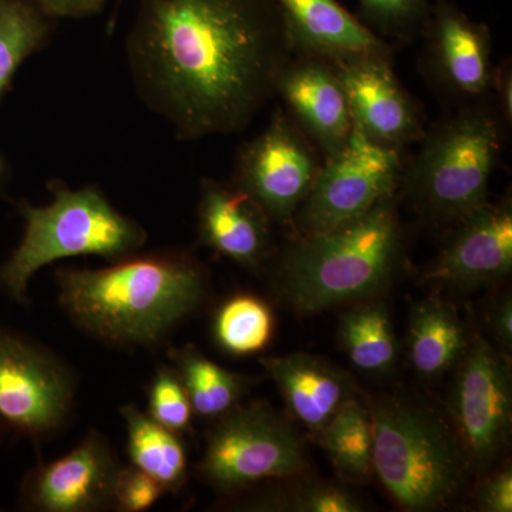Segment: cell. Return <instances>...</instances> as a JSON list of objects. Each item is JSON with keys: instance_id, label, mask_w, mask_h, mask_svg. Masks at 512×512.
Here are the masks:
<instances>
[{"instance_id": "obj_8", "label": "cell", "mask_w": 512, "mask_h": 512, "mask_svg": "<svg viewBox=\"0 0 512 512\" xmlns=\"http://www.w3.org/2000/svg\"><path fill=\"white\" fill-rule=\"evenodd\" d=\"M305 447L291 424L262 402L241 404L215 419L195 473L220 493H235L266 478L301 474Z\"/></svg>"}, {"instance_id": "obj_25", "label": "cell", "mask_w": 512, "mask_h": 512, "mask_svg": "<svg viewBox=\"0 0 512 512\" xmlns=\"http://www.w3.org/2000/svg\"><path fill=\"white\" fill-rule=\"evenodd\" d=\"M316 437L342 476L366 481L375 474L372 417L356 397L343 404Z\"/></svg>"}, {"instance_id": "obj_16", "label": "cell", "mask_w": 512, "mask_h": 512, "mask_svg": "<svg viewBox=\"0 0 512 512\" xmlns=\"http://www.w3.org/2000/svg\"><path fill=\"white\" fill-rule=\"evenodd\" d=\"M446 247L426 274V281L447 288H476L510 274L512 207L510 198L485 202L456 222Z\"/></svg>"}, {"instance_id": "obj_28", "label": "cell", "mask_w": 512, "mask_h": 512, "mask_svg": "<svg viewBox=\"0 0 512 512\" xmlns=\"http://www.w3.org/2000/svg\"><path fill=\"white\" fill-rule=\"evenodd\" d=\"M147 414L165 429L183 436L191 430L190 397L173 365L158 366L147 387Z\"/></svg>"}, {"instance_id": "obj_23", "label": "cell", "mask_w": 512, "mask_h": 512, "mask_svg": "<svg viewBox=\"0 0 512 512\" xmlns=\"http://www.w3.org/2000/svg\"><path fill=\"white\" fill-rule=\"evenodd\" d=\"M56 20L35 0H0V100L20 66L52 39Z\"/></svg>"}, {"instance_id": "obj_27", "label": "cell", "mask_w": 512, "mask_h": 512, "mask_svg": "<svg viewBox=\"0 0 512 512\" xmlns=\"http://www.w3.org/2000/svg\"><path fill=\"white\" fill-rule=\"evenodd\" d=\"M433 0H359L360 19L387 42L407 45L419 39Z\"/></svg>"}, {"instance_id": "obj_20", "label": "cell", "mask_w": 512, "mask_h": 512, "mask_svg": "<svg viewBox=\"0 0 512 512\" xmlns=\"http://www.w3.org/2000/svg\"><path fill=\"white\" fill-rule=\"evenodd\" d=\"M120 416L126 424L131 466L153 477L167 493H180L188 477L187 450L181 436L165 429L134 403L124 404Z\"/></svg>"}, {"instance_id": "obj_33", "label": "cell", "mask_w": 512, "mask_h": 512, "mask_svg": "<svg viewBox=\"0 0 512 512\" xmlns=\"http://www.w3.org/2000/svg\"><path fill=\"white\" fill-rule=\"evenodd\" d=\"M52 18L83 19L97 15L109 0H35Z\"/></svg>"}, {"instance_id": "obj_29", "label": "cell", "mask_w": 512, "mask_h": 512, "mask_svg": "<svg viewBox=\"0 0 512 512\" xmlns=\"http://www.w3.org/2000/svg\"><path fill=\"white\" fill-rule=\"evenodd\" d=\"M163 485L134 466H123L114 490V511L143 512L164 497Z\"/></svg>"}, {"instance_id": "obj_34", "label": "cell", "mask_w": 512, "mask_h": 512, "mask_svg": "<svg viewBox=\"0 0 512 512\" xmlns=\"http://www.w3.org/2000/svg\"><path fill=\"white\" fill-rule=\"evenodd\" d=\"M491 328L495 339L504 350H511L512 346V302L510 296H504L491 312Z\"/></svg>"}, {"instance_id": "obj_24", "label": "cell", "mask_w": 512, "mask_h": 512, "mask_svg": "<svg viewBox=\"0 0 512 512\" xmlns=\"http://www.w3.org/2000/svg\"><path fill=\"white\" fill-rule=\"evenodd\" d=\"M340 338L353 365L362 372L382 375L396 362V336L383 301L360 303L350 309L340 323Z\"/></svg>"}, {"instance_id": "obj_9", "label": "cell", "mask_w": 512, "mask_h": 512, "mask_svg": "<svg viewBox=\"0 0 512 512\" xmlns=\"http://www.w3.org/2000/svg\"><path fill=\"white\" fill-rule=\"evenodd\" d=\"M403 170V151L380 146L353 128L342 150L323 161L311 192L296 211V235L326 231L365 214L397 194Z\"/></svg>"}, {"instance_id": "obj_7", "label": "cell", "mask_w": 512, "mask_h": 512, "mask_svg": "<svg viewBox=\"0 0 512 512\" xmlns=\"http://www.w3.org/2000/svg\"><path fill=\"white\" fill-rule=\"evenodd\" d=\"M79 379L52 349L0 326V440L35 446L59 436L76 412Z\"/></svg>"}, {"instance_id": "obj_6", "label": "cell", "mask_w": 512, "mask_h": 512, "mask_svg": "<svg viewBox=\"0 0 512 512\" xmlns=\"http://www.w3.org/2000/svg\"><path fill=\"white\" fill-rule=\"evenodd\" d=\"M373 470L404 510L453 500L466 480L467 456L456 431L423 404L382 397L369 406Z\"/></svg>"}, {"instance_id": "obj_15", "label": "cell", "mask_w": 512, "mask_h": 512, "mask_svg": "<svg viewBox=\"0 0 512 512\" xmlns=\"http://www.w3.org/2000/svg\"><path fill=\"white\" fill-rule=\"evenodd\" d=\"M286 113L315 144L323 161L348 143L355 124L348 97L333 63L292 53L276 84Z\"/></svg>"}, {"instance_id": "obj_21", "label": "cell", "mask_w": 512, "mask_h": 512, "mask_svg": "<svg viewBox=\"0 0 512 512\" xmlns=\"http://www.w3.org/2000/svg\"><path fill=\"white\" fill-rule=\"evenodd\" d=\"M468 340L457 313L441 301H423L410 320V362L419 375L437 377L460 363Z\"/></svg>"}, {"instance_id": "obj_31", "label": "cell", "mask_w": 512, "mask_h": 512, "mask_svg": "<svg viewBox=\"0 0 512 512\" xmlns=\"http://www.w3.org/2000/svg\"><path fill=\"white\" fill-rule=\"evenodd\" d=\"M491 101L505 133L512 126V66L510 59H504L494 70Z\"/></svg>"}, {"instance_id": "obj_35", "label": "cell", "mask_w": 512, "mask_h": 512, "mask_svg": "<svg viewBox=\"0 0 512 512\" xmlns=\"http://www.w3.org/2000/svg\"><path fill=\"white\" fill-rule=\"evenodd\" d=\"M10 181H12V165L3 151H0V200L5 197Z\"/></svg>"}, {"instance_id": "obj_5", "label": "cell", "mask_w": 512, "mask_h": 512, "mask_svg": "<svg viewBox=\"0 0 512 512\" xmlns=\"http://www.w3.org/2000/svg\"><path fill=\"white\" fill-rule=\"evenodd\" d=\"M505 136L493 104L454 110L421 138L399 190L426 220L456 224L488 201Z\"/></svg>"}, {"instance_id": "obj_1", "label": "cell", "mask_w": 512, "mask_h": 512, "mask_svg": "<svg viewBox=\"0 0 512 512\" xmlns=\"http://www.w3.org/2000/svg\"><path fill=\"white\" fill-rule=\"evenodd\" d=\"M126 50L138 99L187 141L244 131L292 55L276 0H138Z\"/></svg>"}, {"instance_id": "obj_4", "label": "cell", "mask_w": 512, "mask_h": 512, "mask_svg": "<svg viewBox=\"0 0 512 512\" xmlns=\"http://www.w3.org/2000/svg\"><path fill=\"white\" fill-rule=\"evenodd\" d=\"M47 190L53 200L43 207L13 201L25 229L0 265V292L20 305H28L30 281L45 266L73 256H100L110 264L140 252L148 238L146 228L117 210L97 185L72 188L52 180Z\"/></svg>"}, {"instance_id": "obj_18", "label": "cell", "mask_w": 512, "mask_h": 512, "mask_svg": "<svg viewBox=\"0 0 512 512\" xmlns=\"http://www.w3.org/2000/svg\"><path fill=\"white\" fill-rule=\"evenodd\" d=\"M268 215L237 185L204 178L197 204L198 241L218 255L248 269L271 256Z\"/></svg>"}, {"instance_id": "obj_19", "label": "cell", "mask_w": 512, "mask_h": 512, "mask_svg": "<svg viewBox=\"0 0 512 512\" xmlns=\"http://www.w3.org/2000/svg\"><path fill=\"white\" fill-rule=\"evenodd\" d=\"M261 365L274 379L292 416L313 434L355 397L349 373L322 357L306 353L269 356L262 357Z\"/></svg>"}, {"instance_id": "obj_22", "label": "cell", "mask_w": 512, "mask_h": 512, "mask_svg": "<svg viewBox=\"0 0 512 512\" xmlns=\"http://www.w3.org/2000/svg\"><path fill=\"white\" fill-rule=\"evenodd\" d=\"M168 359L183 382L192 410L205 419H217L244 399L254 379L212 362L192 343L168 350Z\"/></svg>"}, {"instance_id": "obj_17", "label": "cell", "mask_w": 512, "mask_h": 512, "mask_svg": "<svg viewBox=\"0 0 512 512\" xmlns=\"http://www.w3.org/2000/svg\"><path fill=\"white\" fill-rule=\"evenodd\" d=\"M292 53L322 57L330 63L394 60L393 43L373 32L339 0H276Z\"/></svg>"}, {"instance_id": "obj_26", "label": "cell", "mask_w": 512, "mask_h": 512, "mask_svg": "<svg viewBox=\"0 0 512 512\" xmlns=\"http://www.w3.org/2000/svg\"><path fill=\"white\" fill-rule=\"evenodd\" d=\"M212 333L218 346L229 355H254L271 342L274 316L256 296L237 295L222 303L215 313Z\"/></svg>"}, {"instance_id": "obj_14", "label": "cell", "mask_w": 512, "mask_h": 512, "mask_svg": "<svg viewBox=\"0 0 512 512\" xmlns=\"http://www.w3.org/2000/svg\"><path fill=\"white\" fill-rule=\"evenodd\" d=\"M333 66L360 133L394 150L419 143L427 131L423 109L394 73L392 60L367 57Z\"/></svg>"}, {"instance_id": "obj_32", "label": "cell", "mask_w": 512, "mask_h": 512, "mask_svg": "<svg viewBox=\"0 0 512 512\" xmlns=\"http://www.w3.org/2000/svg\"><path fill=\"white\" fill-rule=\"evenodd\" d=\"M481 510L488 512L512 511V474L510 470L501 471L485 481L478 494Z\"/></svg>"}, {"instance_id": "obj_13", "label": "cell", "mask_w": 512, "mask_h": 512, "mask_svg": "<svg viewBox=\"0 0 512 512\" xmlns=\"http://www.w3.org/2000/svg\"><path fill=\"white\" fill-rule=\"evenodd\" d=\"M121 468L107 437L90 429L66 456L30 468L20 484L19 507L32 512L114 510Z\"/></svg>"}, {"instance_id": "obj_12", "label": "cell", "mask_w": 512, "mask_h": 512, "mask_svg": "<svg viewBox=\"0 0 512 512\" xmlns=\"http://www.w3.org/2000/svg\"><path fill=\"white\" fill-rule=\"evenodd\" d=\"M454 380L451 410L467 460L485 468L507 440L511 421V370L487 340L468 343Z\"/></svg>"}, {"instance_id": "obj_30", "label": "cell", "mask_w": 512, "mask_h": 512, "mask_svg": "<svg viewBox=\"0 0 512 512\" xmlns=\"http://www.w3.org/2000/svg\"><path fill=\"white\" fill-rule=\"evenodd\" d=\"M295 511L303 512H357L362 507L348 491L330 485L306 488L296 495L292 504Z\"/></svg>"}, {"instance_id": "obj_2", "label": "cell", "mask_w": 512, "mask_h": 512, "mask_svg": "<svg viewBox=\"0 0 512 512\" xmlns=\"http://www.w3.org/2000/svg\"><path fill=\"white\" fill-rule=\"evenodd\" d=\"M55 278L73 325L126 352L164 346L208 296L204 266L177 249L137 252L100 269L57 268Z\"/></svg>"}, {"instance_id": "obj_3", "label": "cell", "mask_w": 512, "mask_h": 512, "mask_svg": "<svg viewBox=\"0 0 512 512\" xmlns=\"http://www.w3.org/2000/svg\"><path fill=\"white\" fill-rule=\"evenodd\" d=\"M397 194L326 231L295 235L275 264L279 295L299 313L366 299L392 281L403 258Z\"/></svg>"}, {"instance_id": "obj_10", "label": "cell", "mask_w": 512, "mask_h": 512, "mask_svg": "<svg viewBox=\"0 0 512 512\" xmlns=\"http://www.w3.org/2000/svg\"><path fill=\"white\" fill-rule=\"evenodd\" d=\"M323 157L285 109H276L259 136L242 144L231 183L272 222H292L322 170Z\"/></svg>"}, {"instance_id": "obj_11", "label": "cell", "mask_w": 512, "mask_h": 512, "mask_svg": "<svg viewBox=\"0 0 512 512\" xmlns=\"http://www.w3.org/2000/svg\"><path fill=\"white\" fill-rule=\"evenodd\" d=\"M421 64L437 92L460 107L493 104V36L451 0H433Z\"/></svg>"}]
</instances>
